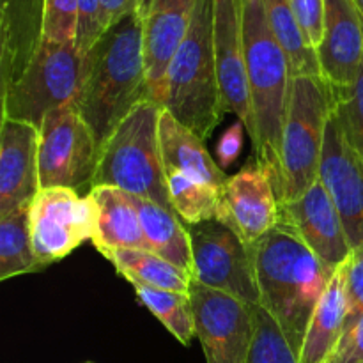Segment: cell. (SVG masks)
Instances as JSON below:
<instances>
[{"mask_svg": "<svg viewBox=\"0 0 363 363\" xmlns=\"http://www.w3.org/2000/svg\"><path fill=\"white\" fill-rule=\"evenodd\" d=\"M264 7L269 27L289 59L293 77H301V74L321 77L318 53L305 39L289 0H264Z\"/></svg>", "mask_w": 363, "mask_h": 363, "instance_id": "obj_26", "label": "cell"}, {"mask_svg": "<svg viewBox=\"0 0 363 363\" xmlns=\"http://www.w3.org/2000/svg\"><path fill=\"white\" fill-rule=\"evenodd\" d=\"M87 363H91V362H87Z\"/></svg>", "mask_w": 363, "mask_h": 363, "instance_id": "obj_39", "label": "cell"}, {"mask_svg": "<svg viewBox=\"0 0 363 363\" xmlns=\"http://www.w3.org/2000/svg\"><path fill=\"white\" fill-rule=\"evenodd\" d=\"M138 0H101V28L103 32L112 27L117 20L130 13Z\"/></svg>", "mask_w": 363, "mask_h": 363, "instance_id": "obj_37", "label": "cell"}, {"mask_svg": "<svg viewBox=\"0 0 363 363\" xmlns=\"http://www.w3.org/2000/svg\"><path fill=\"white\" fill-rule=\"evenodd\" d=\"M165 174L174 213L183 220L184 225H197L216 218L222 191L179 170H165Z\"/></svg>", "mask_w": 363, "mask_h": 363, "instance_id": "obj_27", "label": "cell"}, {"mask_svg": "<svg viewBox=\"0 0 363 363\" xmlns=\"http://www.w3.org/2000/svg\"><path fill=\"white\" fill-rule=\"evenodd\" d=\"M45 0H2V91L27 67L43 41Z\"/></svg>", "mask_w": 363, "mask_h": 363, "instance_id": "obj_20", "label": "cell"}, {"mask_svg": "<svg viewBox=\"0 0 363 363\" xmlns=\"http://www.w3.org/2000/svg\"><path fill=\"white\" fill-rule=\"evenodd\" d=\"M133 197V195H131ZM140 216L142 233H144L147 250L167 259L191 275L194 272V255L188 227L174 211L162 208L147 199L133 197Z\"/></svg>", "mask_w": 363, "mask_h": 363, "instance_id": "obj_23", "label": "cell"}, {"mask_svg": "<svg viewBox=\"0 0 363 363\" xmlns=\"http://www.w3.org/2000/svg\"><path fill=\"white\" fill-rule=\"evenodd\" d=\"M301 32L318 52L325 35V0H289Z\"/></svg>", "mask_w": 363, "mask_h": 363, "instance_id": "obj_32", "label": "cell"}, {"mask_svg": "<svg viewBox=\"0 0 363 363\" xmlns=\"http://www.w3.org/2000/svg\"><path fill=\"white\" fill-rule=\"evenodd\" d=\"M326 363H363V318L344 330Z\"/></svg>", "mask_w": 363, "mask_h": 363, "instance_id": "obj_35", "label": "cell"}, {"mask_svg": "<svg viewBox=\"0 0 363 363\" xmlns=\"http://www.w3.org/2000/svg\"><path fill=\"white\" fill-rule=\"evenodd\" d=\"M215 220L230 227L248 247H254L279 227V194L268 170L255 156L227 179Z\"/></svg>", "mask_w": 363, "mask_h": 363, "instance_id": "obj_12", "label": "cell"}, {"mask_svg": "<svg viewBox=\"0 0 363 363\" xmlns=\"http://www.w3.org/2000/svg\"><path fill=\"white\" fill-rule=\"evenodd\" d=\"M259 300L293 351L300 353L312 314L335 269L280 225L252 247Z\"/></svg>", "mask_w": 363, "mask_h": 363, "instance_id": "obj_2", "label": "cell"}, {"mask_svg": "<svg viewBox=\"0 0 363 363\" xmlns=\"http://www.w3.org/2000/svg\"><path fill=\"white\" fill-rule=\"evenodd\" d=\"M162 106L208 140L225 116L215 55V0H197L190 28L170 60Z\"/></svg>", "mask_w": 363, "mask_h": 363, "instance_id": "obj_4", "label": "cell"}, {"mask_svg": "<svg viewBox=\"0 0 363 363\" xmlns=\"http://www.w3.org/2000/svg\"><path fill=\"white\" fill-rule=\"evenodd\" d=\"M247 363H298L296 353L284 337L282 330L261 307L257 308V330Z\"/></svg>", "mask_w": 363, "mask_h": 363, "instance_id": "obj_29", "label": "cell"}, {"mask_svg": "<svg viewBox=\"0 0 363 363\" xmlns=\"http://www.w3.org/2000/svg\"><path fill=\"white\" fill-rule=\"evenodd\" d=\"M280 225L333 269L342 266L353 252L342 218L319 179L301 197L280 202Z\"/></svg>", "mask_w": 363, "mask_h": 363, "instance_id": "obj_14", "label": "cell"}, {"mask_svg": "<svg viewBox=\"0 0 363 363\" xmlns=\"http://www.w3.org/2000/svg\"><path fill=\"white\" fill-rule=\"evenodd\" d=\"M87 195L94 208L92 243L99 254L106 255L123 248L147 250L140 216L131 195L112 186H94Z\"/></svg>", "mask_w": 363, "mask_h": 363, "instance_id": "obj_19", "label": "cell"}, {"mask_svg": "<svg viewBox=\"0 0 363 363\" xmlns=\"http://www.w3.org/2000/svg\"><path fill=\"white\" fill-rule=\"evenodd\" d=\"M186 227L194 255L191 279L250 307H261L252 247L218 220Z\"/></svg>", "mask_w": 363, "mask_h": 363, "instance_id": "obj_9", "label": "cell"}, {"mask_svg": "<svg viewBox=\"0 0 363 363\" xmlns=\"http://www.w3.org/2000/svg\"><path fill=\"white\" fill-rule=\"evenodd\" d=\"M354 6H357L358 14H360V20H362V25H363V0H354Z\"/></svg>", "mask_w": 363, "mask_h": 363, "instance_id": "obj_38", "label": "cell"}, {"mask_svg": "<svg viewBox=\"0 0 363 363\" xmlns=\"http://www.w3.org/2000/svg\"><path fill=\"white\" fill-rule=\"evenodd\" d=\"M39 128L2 119L0 123V215L30 208L39 184Z\"/></svg>", "mask_w": 363, "mask_h": 363, "instance_id": "obj_16", "label": "cell"}, {"mask_svg": "<svg viewBox=\"0 0 363 363\" xmlns=\"http://www.w3.org/2000/svg\"><path fill=\"white\" fill-rule=\"evenodd\" d=\"M78 25V0H45L43 39L74 43Z\"/></svg>", "mask_w": 363, "mask_h": 363, "instance_id": "obj_31", "label": "cell"}, {"mask_svg": "<svg viewBox=\"0 0 363 363\" xmlns=\"http://www.w3.org/2000/svg\"><path fill=\"white\" fill-rule=\"evenodd\" d=\"M145 99H151V92L144 59V23L137 4L84 55L80 91L73 106L91 126L101 149L128 113Z\"/></svg>", "mask_w": 363, "mask_h": 363, "instance_id": "obj_1", "label": "cell"}, {"mask_svg": "<svg viewBox=\"0 0 363 363\" xmlns=\"http://www.w3.org/2000/svg\"><path fill=\"white\" fill-rule=\"evenodd\" d=\"M245 124L241 121H236L229 130L223 131V135L220 137L218 144L215 147L216 155V163L220 165V169H229L230 165L238 162L241 155V149H243V138H245Z\"/></svg>", "mask_w": 363, "mask_h": 363, "instance_id": "obj_36", "label": "cell"}, {"mask_svg": "<svg viewBox=\"0 0 363 363\" xmlns=\"http://www.w3.org/2000/svg\"><path fill=\"white\" fill-rule=\"evenodd\" d=\"M215 55L225 112L245 124L254 144L257 131L245 62L241 0H215Z\"/></svg>", "mask_w": 363, "mask_h": 363, "instance_id": "obj_15", "label": "cell"}, {"mask_svg": "<svg viewBox=\"0 0 363 363\" xmlns=\"http://www.w3.org/2000/svg\"><path fill=\"white\" fill-rule=\"evenodd\" d=\"M162 110L160 103L145 99L128 113L99 149L92 188H117L174 211L160 147Z\"/></svg>", "mask_w": 363, "mask_h": 363, "instance_id": "obj_5", "label": "cell"}, {"mask_svg": "<svg viewBox=\"0 0 363 363\" xmlns=\"http://www.w3.org/2000/svg\"><path fill=\"white\" fill-rule=\"evenodd\" d=\"M315 53L321 77L335 89L357 80L363 64V25L354 0H325V35Z\"/></svg>", "mask_w": 363, "mask_h": 363, "instance_id": "obj_18", "label": "cell"}, {"mask_svg": "<svg viewBox=\"0 0 363 363\" xmlns=\"http://www.w3.org/2000/svg\"><path fill=\"white\" fill-rule=\"evenodd\" d=\"M197 0H138L144 23V59L151 99L162 105L167 69L183 43Z\"/></svg>", "mask_w": 363, "mask_h": 363, "instance_id": "obj_17", "label": "cell"}, {"mask_svg": "<svg viewBox=\"0 0 363 363\" xmlns=\"http://www.w3.org/2000/svg\"><path fill=\"white\" fill-rule=\"evenodd\" d=\"M160 147L165 170H179L206 181L223 195L229 177L209 155L204 140L170 116L165 108L160 116Z\"/></svg>", "mask_w": 363, "mask_h": 363, "instance_id": "obj_21", "label": "cell"}, {"mask_svg": "<svg viewBox=\"0 0 363 363\" xmlns=\"http://www.w3.org/2000/svg\"><path fill=\"white\" fill-rule=\"evenodd\" d=\"M346 275L347 268L344 262L335 269L312 314L298 353V363H326L342 337L347 319Z\"/></svg>", "mask_w": 363, "mask_h": 363, "instance_id": "obj_22", "label": "cell"}, {"mask_svg": "<svg viewBox=\"0 0 363 363\" xmlns=\"http://www.w3.org/2000/svg\"><path fill=\"white\" fill-rule=\"evenodd\" d=\"M241 30L257 131L252 149L257 162L268 170L279 194L282 183V131L293 71L269 27L264 0H241Z\"/></svg>", "mask_w": 363, "mask_h": 363, "instance_id": "obj_3", "label": "cell"}, {"mask_svg": "<svg viewBox=\"0 0 363 363\" xmlns=\"http://www.w3.org/2000/svg\"><path fill=\"white\" fill-rule=\"evenodd\" d=\"M30 229L34 250L46 268L92 241L91 199L69 188L41 190L30 206Z\"/></svg>", "mask_w": 363, "mask_h": 363, "instance_id": "obj_11", "label": "cell"}, {"mask_svg": "<svg viewBox=\"0 0 363 363\" xmlns=\"http://www.w3.org/2000/svg\"><path fill=\"white\" fill-rule=\"evenodd\" d=\"M98 142L91 126L73 105L62 106L43 121L39 128V184L41 190L69 188L91 191L98 165Z\"/></svg>", "mask_w": 363, "mask_h": 363, "instance_id": "obj_8", "label": "cell"}, {"mask_svg": "<svg viewBox=\"0 0 363 363\" xmlns=\"http://www.w3.org/2000/svg\"><path fill=\"white\" fill-rule=\"evenodd\" d=\"M138 301L179 340L183 346H190L197 337L195 315L188 293L152 289L145 286H133Z\"/></svg>", "mask_w": 363, "mask_h": 363, "instance_id": "obj_28", "label": "cell"}, {"mask_svg": "<svg viewBox=\"0 0 363 363\" xmlns=\"http://www.w3.org/2000/svg\"><path fill=\"white\" fill-rule=\"evenodd\" d=\"M84 55L74 43L43 39L23 73L2 96V119L41 128L50 112L74 105L82 82Z\"/></svg>", "mask_w": 363, "mask_h": 363, "instance_id": "obj_7", "label": "cell"}, {"mask_svg": "<svg viewBox=\"0 0 363 363\" xmlns=\"http://www.w3.org/2000/svg\"><path fill=\"white\" fill-rule=\"evenodd\" d=\"M103 257L108 259L117 273L124 277L131 286H145L152 289L176 291V293H188L190 289V273L149 250L123 248V250L108 252Z\"/></svg>", "mask_w": 363, "mask_h": 363, "instance_id": "obj_24", "label": "cell"}, {"mask_svg": "<svg viewBox=\"0 0 363 363\" xmlns=\"http://www.w3.org/2000/svg\"><path fill=\"white\" fill-rule=\"evenodd\" d=\"M188 296L206 363H247L257 330V308L194 279Z\"/></svg>", "mask_w": 363, "mask_h": 363, "instance_id": "obj_10", "label": "cell"}, {"mask_svg": "<svg viewBox=\"0 0 363 363\" xmlns=\"http://www.w3.org/2000/svg\"><path fill=\"white\" fill-rule=\"evenodd\" d=\"M319 181L332 197L344 222L351 248L363 245V158L347 140L333 110L323 145Z\"/></svg>", "mask_w": 363, "mask_h": 363, "instance_id": "obj_13", "label": "cell"}, {"mask_svg": "<svg viewBox=\"0 0 363 363\" xmlns=\"http://www.w3.org/2000/svg\"><path fill=\"white\" fill-rule=\"evenodd\" d=\"M45 269L34 250L30 208L0 215V280Z\"/></svg>", "mask_w": 363, "mask_h": 363, "instance_id": "obj_25", "label": "cell"}, {"mask_svg": "<svg viewBox=\"0 0 363 363\" xmlns=\"http://www.w3.org/2000/svg\"><path fill=\"white\" fill-rule=\"evenodd\" d=\"M346 291H347V319L346 328L363 318V245L351 252L346 261ZM344 328V330H346Z\"/></svg>", "mask_w": 363, "mask_h": 363, "instance_id": "obj_34", "label": "cell"}, {"mask_svg": "<svg viewBox=\"0 0 363 363\" xmlns=\"http://www.w3.org/2000/svg\"><path fill=\"white\" fill-rule=\"evenodd\" d=\"M101 34V0H78V25L74 39L78 52L85 55Z\"/></svg>", "mask_w": 363, "mask_h": 363, "instance_id": "obj_33", "label": "cell"}, {"mask_svg": "<svg viewBox=\"0 0 363 363\" xmlns=\"http://www.w3.org/2000/svg\"><path fill=\"white\" fill-rule=\"evenodd\" d=\"M335 112L347 140L363 158V64L350 87L335 89Z\"/></svg>", "mask_w": 363, "mask_h": 363, "instance_id": "obj_30", "label": "cell"}, {"mask_svg": "<svg viewBox=\"0 0 363 363\" xmlns=\"http://www.w3.org/2000/svg\"><path fill=\"white\" fill-rule=\"evenodd\" d=\"M333 110L335 89L332 84L319 74L293 77L280 151V202L301 197L319 179L326 126Z\"/></svg>", "mask_w": 363, "mask_h": 363, "instance_id": "obj_6", "label": "cell"}]
</instances>
